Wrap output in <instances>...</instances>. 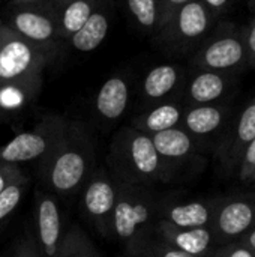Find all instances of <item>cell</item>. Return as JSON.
I'll list each match as a JSON object with an SVG mask.
<instances>
[{"label": "cell", "mask_w": 255, "mask_h": 257, "mask_svg": "<svg viewBox=\"0 0 255 257\" xmlns=\"http://www.w3.org/2000/svg\"><path fill=\"white\" fill-rule=\"evenodd\" d=\"M219 197L195 199L186 202L159 200L158 221L176 227H210Z\"/></svg>", "instance_id": "obj_16"}, {"label": "cell", "mask_w": 255, "mask_h": 257, "mask_svg": "<svg viewBox=\"0 0 255 257\" xmlns=\"http://www.w3.org/2000/svg\"><path fill=\"white\" fill-rule=\"evenodd\" d=\"M56 257H99L89 235L77 224L71 226L63 236Z\"/></svg>", "instance_id": "obj_24"}, {"label": "cell", "mask_w": 255, "mask_h": 257, "mask_svg": "<svg viewBox=\"0 0 255 257\" xmlns=\"http://www.w3.org/2000/svg\"><path fill=\"white\" fill-rule=\"evenodd\" d=\"M254 226L255 193L219 197L210 226L218 247L237 241Z\"/></svg>", "instance_id": "obj_9"}, {"label": "cell", "mask_w": 255, "mask_h": 257, "mask_svg": "<svg viewBox=\"0 0 255 257\" xmlns=\"http://www.w3.org/2000/svg\"><path fill=\"white\" fill-rule=\"evenodd\" d=\"M231 105L228 101L188 105L185 107L180 126L207 145L212 139H216V142L219 140L231 120Z\"/></svg>", "instance_id": "obj_13"}, {"label": "cell", "mask_w": 255, "mask_h": 257, "mask_svg": "<svg viewBox=\"0 0 255 257\" xmlns=\"http://www.w3.org/2000/svg\"><path fill=\"white\" fill-rule=\"evenodd\" d=\"M150 137L161 158L173 169L176 175L182 166H186L201 157L207 148L204 142L191 136L182 126L171 128Z\"/></svg>", "instance_id": "obj_14"}, {"label": "cell", "mask_w": 255, "mask_h": 257, "mask_svg": "<svg viewBox=\"0 0 255 257\" xmlns=\"http://www.w3.org/2000/svg\"><path fill=\"white\" fill-rule=\"evenodd\" d=\"M191 0H159V27L158 32L170 21V18ZM156 32V33H158Z\"/></svg>", "instance_id": "obj_29"}, {"label": "cell", "mask_w": 255, "mask_h": 257, "mask_svg": "<svg viewBox=\"0 0 255 257\" xmlns=\"http://www.w3.org/2000/svg\"><path fill=\"white\" fill-rule=\"evenodd\" d=\"M128 11L135 23L147 32H158L159 0H126Z\"/></svg>", "instance_id": "obj_25"}, {"label": "cell", "mask_w": 255, "mask_h": 257, "mask_svg": "<svg viewBox=\"0 0 255 257\" xmlns=\"http://www.w3.org/2000/svg\"><path fill=\"white\" fill-rule=\"evenodd\" d=\"M237 178L243 184H255V139L249 143V146L245 149L239 169H237Z\"/></svg>", "instance_id": "obj_27"}, {"label": "cell", "mask_w": 255, "mask_h": 257, "mask_svg": "<svg viewBox=\"0 0 255 257\" xmlns=\"http://www.w3.org/2000/svg\"><path fill=\"white\" fill-rule=\"evenodd\" d=\"M3 23L24 39L48 50L60 39L57 11H47L38 5L18 6Z\"/></svg>", "instance_id": "obj_11"}, {"label": "cell", "mask_w": 255, "mask_h": 257, "mask_svg": "<svg viewBox=\"0 0 255 257\" xmlns=\"http://www.w3.org/2000/svg\"><path fill=\"white\" fill-rule=\"evenodd\" d=\"M158 208L159 200L150 188L119 182L110 238L126 245L149 235L158 221Z\"/></svg>", "instance_id": "obj_4"}, {"label": "cell", "mask_w": 255, "mask_h": 257, "mask_svg": "<svg viewBox=\"0 0 255 257\" xmlns=\"http://www.w3.org/2000/svg\"><path fill=\"white\" fill-rule=\"evenodd\" d=\"M35 242L42 257H56L65 236L63 214L53 193L39 191L35 200Z\"/></svg>", "instance_id": "obj_12"}, {"label": "cell", "mask_w": 255, "mask_h": 257, "mask_svg": "<svg viewBox=\"0 0 255 257\" xmlns=\"http://www.w3.org/2000/svg\"><path fill=\"white\" fill-rule=\"evenodd\" d=\"M17 6H29V5H39L45 0H12Z\"/></svg>", "instance_id": "obj_35"}, {"label": "cell", "mask_w": 255, "mask_h": 257, "mask_svg": "<svg viewBox=\"0 0 255 257\" xmlns=\"http://www.w3.org/2000/svg\"><path fill=\"white\" fill-rule=\"evenodd\" d=\"M255 139V98H252L236 119H231L215 145V157L225 176H237V169L245 149Z\"/></svg>", "instance_id": "obj_10"}, {"label": "cell", "mask_w": 255, "mask_h": 257, "mask_svg": "<svg viewBox=\"0 0 255 257\" xmlns=\"http://www.w3.org/2000/svg\"><path fill=\"white\" fill-rule=\"evenodd\" d=\"M183 81V71L174 63H161L149 69L141 83V93L150 102L167 101Z\"/></svg>", "instance_id": "obj_20"}, {"label": "cell", "mask_w": 255, "mask_h": 257, "mask_svg": "<svg viewBox=\"0 0 255 257\" xmlns=\"http://www.w3.org/2000/svg\"><path fill=\"white\" fill-rule=\"evenodd\" d=\"M2 23H3V21H2V20H0V26H2Z\"/></svg>", "instance_id": "obj_38"}, {"label": "cell", "mask_w": 255, "mask_h": 257, "mask_svg": "<svg viewBox=\"0 0 255 257\" xmlns=\"http://www.w3.org/2000/svg\"><path fill=\"white\" fill-rule=\"evenodd\" d=\"M117 179L105 169H95L83 187L81 209L92 227L102 236L110 238L111 217L117 197Z\"/></svg>", "instance_id": "obj_8"}, {"label": "cell", "mask_w": 255, "mask_h": 257, "mask_svg": "<svg viewBox=\"0 0 255 257\" xmlns=\"http://www.w3.org/2000/svg\"><path fill=\"white\" fill-rule=\"evenodd\" d=\"M101 5V0H69L57 8L60 39L69 41L75 35L95 9Z\"/></svg>", "instance_id": "obj_22"}, {"label": "cell", "mask_w": 255, "mask_h": 257, "mask_svg": "<svg viewBox=\"0 0 255 257\" xmlns=\"http://www.w3.org/2000/svg\"><path fill=\"white\" fill-rule=\"evenodd\" d=\"M27 185H29V179L23 173L21 176L9 182L6 188L0 193V229L9 220V217L17 211Z\"/></svg>", "instance_id": "obj_26"}, {"label": "cell", "mask_w": 255, "mask_h": 257, "mask_svg": "<svg viewBox=\"0 0 255 257\" xmlns=\"http://www.w3.org/2000/svg\"><path fill=\"white\" fill-rule=\"evenodd\" d=\"M236 84V74L195 69L183 87L185 105H203L227 101Z\"/></svg>", "instance_id": "obj_15"}, {"label": "cell", "mask_w": 255, "mask_h": 257, "mask_svg": "<svg viewBox=\"0 0 255 257\" xmlns=\"http://www.w3.org/2000/svg\"><path fill=\"white\" fill-rule=\"evenodd\" d=\"M249 9L255 12V0H249Z\"/></svg>", "instance_id": "obj_37"}, {"label": "cell", "mask_w": 255, "mask_h": 257, "mask_svg": "<svg viewBox=\"0 0 255 257\" xmlns=\"http://www.w3.org/2000/svg\"><path fill=\"white\" fill-rule=\"evenodd\" d=\"M131 101V86L125 75L108 77L99 87L95 98V114L104 123H114L128 110Z\"/></svg>", "instance_id": "obj_18"}, {"label": "cell", "mask_w": 255, "mask_h": 257, "mask_svg": "<svg viewBox=\"0 0 255 257\" xmlns=\"http://www.w3.org/2000/svg\"><path fill=\"white\" fill-rule=\"evenodd\" d=\"M51 50L39 47L9 26H0V90L14 89L36 96Z\"/></svg>", "instance_id": "obj_3"}, {"label": "cell", "mask_w": 255, "mask_h": 257, "mask_svg": "<svg viewBox=\"0 0 255 257\" xmlns=\"http://www.w3.org/2000/svg\"><path fill=\"white\" fill-rule=\"evenodd\" d=\"M128 257H195L158 238L153 230L125 245Z\"/></svg>", "instance_id": "obj_23"}, {"label": "cell", "mask_w": 255, "mask_h": 257, "mask_svg": "<svg viewBox=\"0 0 255 257\" xmlns=\"http://www.w3.org/2000/svg\"><path fill=\"white\" fill-rule=\"evenodd\" d=\"M216 18L200 0L183 5L170 21L156 33L161 44L171 53H194L209 36Z\"/></svg>", "instance_id": "obj_7"}, {"label": "cell", "mask_w": 255, "mask_h": 257, "mask_svg": "<svg viewBox=\"0 0 255 257\" xmlns=\"http://www.w3.org/2000/svg\"><path fill=\"white\" fill-rule=\"evenodd\" d=\"M212 257H255V253L242 245L240 242L234 241L230 244L219 245Z\"/></svg>", "instance_id": "obj_30"}, {"label": "cell", "mask_w": 255, "mask_h": 257, "mask_svg": "<svg viewBox=\"0 0 255 257\" xmlns=\"http://www.w3.org/2000/svg\"><path fill=\"white\" fill-rule=\"evenodd\" d=\"M111 9L105 5H99L89 17L84 26L71 36L69 44L75 51L90 53L95 51L107 38L111 26Z\"/></svg>", "instance_id": "obj_21"}, {"label": "cell", "mask_w": 255, "mask_h": 257, "mask_svg": "<svg viewBox=\"0 0 255 257\" xmlns=\"http://www.w3.org/2000/svg\"><path fill=\"white\" fill-rule=\"evenodd\" d=\"M107 166L120 184L150 188L156 184H168L176 178L173 169L155 149L152 137L131 125L114 134Z\"/></svg>", "instance_id": "obj_2"}, {"label": "cell", "mask_w": 255, "mask_h": 257, "mask_svg": "<svg viewBox=\"0 0 255 257\" xmlns=\"http://www.w3.org/2000/svg\"><path fill=\"white\" fill-rule=\"evenodd\" d=\"M21 175H23V170L20 169V166L0 164V193L6 188V185L9 182H12L14 179H17Z\"/></svg>", "instance_id": "obj_32"}, {"label": "cell", "mask_w": 255, "mask_h": 257, "mask_svg": "<svg viewBox=\"0 0 255 257\" xmlns=\"http://www.w3.org/2000/svg\"><path fill=\"white\" fill-rule=\"evenodd\" d=\"M11 257H42L41 251L32 236H24L21 238L17 244L15 248L12 250Z\"/></svg>", "instance_id": "obj_31"}, {"label": "cell", "mask_w": 255, "mask_h": 257, "mask_svg": "<svg viewBox=\"0 0 255 257\" xmlns=\"http://www.w3.org/2000/svg\"><path fill=\"white\" fill-rule=\"evenodd\" d=\"M95 145L87 126L80 120H68L66 130L51 151L39 163L44 185L56 196L80 191L95 170Z\"/></svg>", "instance_id": "obj_1"}, {"label": "cell", "mask_w": 255, "mask_h": 257, "mask_svg": "<svg viewBox=\"0 0 255 257\" xmlns=\"http://www.w3.org/2000/svg\"><path fill=\"white\" fill-rule=\"evenodd\" d=\"M191 63L195 69L237 74L248 66L242 29L231 21L212 29L209 36L192 53Z\"/></svg>", "instance_id": "obj_5"}, {"label": "cell", "mask_w": 255, "mask_h": 257, "mask_svg": "<svg viewBox=\"0 0 255 257\" xmlns=\"http://www.w3.org/2000/svg\"><path fill=\"white\" fill-rule=\"evenodd\" d=\"M242 36L245 42L248 65L255 69V12L251 17V20L248 21V24L242 29Z\"/></svg>", "instance_id": "obj_28"}, {"label": "cell", "mask_w": 255, "mask_h": 257, "mask_svg": "<svg viewBox=\"0 0 255 257\" xmlns=\"http://www.w3.org/2000/svg\"><path fill=\"white\" fill-rule=\"evenodd\" d=\"M66 2H69V0H53V3L56 5V8H60V6L65 5Z\"/></svg>", "instance_id": "obj_36"}, {"label": "cell", "mask_w": 255, "mask_h": 257, "mask_svg": "<svg viewBox=\"0 0 255 257\" xmlns=\"http://www.w3.org/2000/svg\"><path fill=\"white\" fill-rule=\"evenodd\" d=\"M68 119L59 114L42 117L32 130L23 131L0 146V164L20 166L21 163H42L62 139Z\"/></svg>", "instance_id": "obj_6"}, {"label": "cell", "mask_w": 255, "mask_h": 257, "mask_svg": "<svg viewBox=\"0 0 255 257\" xmlns=\"http://www.w3.org/2000/svg\"><path fill=\"white\" fill-rule=\"evenodd\" d=\"M153 233L191 256L212 257L218 248L210 227H176L165 221H156Z\"/></svg>", "instance_id": "obj_17"}, {"label": "cell", "mask_w": 255, "mask_h": 257, "mask_svg": "<svg viewBox=\"0 0 255 257\" xmlns=\"http://www.w3.org/2000/svg\"><path fill=\"white\" fill-rule=\"evenodd\" d=\"M237 242H240L242 245H245L246 248H249L251 251L255 253V226L251 227L242 238H239Z\"/></svg>", "instance_id": "obj_34"}, {"label": "cell", "mask_w": 255, "mask_h": 257, "mask_svg": "<svg viewBox=\"0 0 255 257\" xmlns=\"http://www.w3.org/2000/svg\"><path fill=\"white\" fill-rule=\"evenodd\" d=\"M206 9L218 20L221 15L227 14L231 8V5L234 3V0H200Z\"/></svg>", "instance_id": "obj_33"}, {"label": "cell", "mask_w": 255, "mask_h": 257, "mask_svg": "<svg viewBox=\"0 0 255 257\" xmlns=\"http://www.w3.org/2000/svg\"><path fill=\"white\" fill-rule=\"evenodd\" d=\"M185 107H186L185 104L171 99L156 102L149 110L135 116L131 122V126L147 136H153L180 126Z\"/></svg>", "instance_id": "obj_19"}]
</instances>
